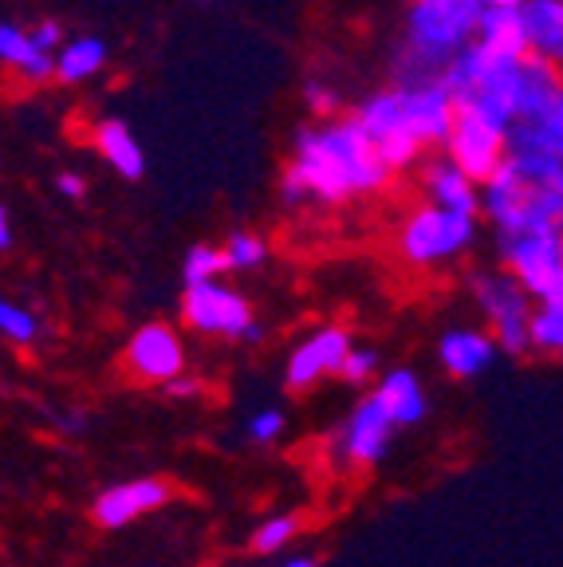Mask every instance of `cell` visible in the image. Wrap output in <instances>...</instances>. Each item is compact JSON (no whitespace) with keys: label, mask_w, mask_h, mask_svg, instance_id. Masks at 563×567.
Masks as SVG:
<instances>
[{"label":"cell","mask_w":563,"mask_h":567,"mask_svg":"<svg viewBox=\"0 0 563 567\" xmlns=\"http://www.w3.org/2000/svg\"><path fill=\"white\" fill-rule=\"evenodd\" d=\"M291 174L308 189V202L344 205L355 197L382 194L390 186V169L382 166L375 138L355 115H327L308 123L291 142Z\"/></svg>","instance_id":"obj_1"},{"label":"cell","mask_w":563,"mask_h":567,"mask_svg":"<svg viewBox=\"0 0 563 567\" xmlns=\"http://www.w3.org/2000/svg\"><path fill=\"white\" fill-rule=\"evenodd\" d=\"M481 0H410L402 32L398 80H433L453 52L473 40Z\"/></svg>","instance_id":"obj_2"},{"label":"cell","mask_w":563,"mask_h":567,"mask_svg":"<svg viewBox=\"0 0 563 567\" xmlns=\"http://www.w3.org/2000/svg\"><path fill=\"white\" fill-rule=\"evenodd\" d=\"M477 213H484L497 233L563 229V182L532 177L504 158L477 186Z\"/></svg>","instance_id":"obj_3"},{"label":"cell","mask_w":563,"mask_h":567,"mask_svg":"<svg viewBox=\"0 0 563 567\" xmlns=\"http://www.w3.org/2000/svg\"><path fill=\"white\" fill-rule=\"evenodd\" d=\"M481 221L477 213L449 209V205H414L398 225V257L410 268H449L477 245Z\"/></svg>","instance_id":"obj_4"},{"label":"cell","mask_w":563,"mask_h":567,"mask_svg":"<svg viewBox=\"0 0 563 567\" xmlns=\"http://www.w3.org/2000/svg\"><path fill=\"white\" fill-rule=\"evenodd\" d=\"M182 323L197 336L225 339V343H260L265 328L256 323L253 300L237 292L233 284L202 280L185 284L182 292Z\"/></svg>","instance_id":"obj_5"},{"label":"cell","mask_w":563,"mask_h":567,"mask_svg":"<svg viewBox=\"0 0 563 567\" xmlns=\"http://www.w3.org/2000/svg\"><path fill=\"white\" fill-rule=\"evenodd\" d=\"M497 257L532 300H563V229L497 233Z\"/></svg>","instance_id":"obj_6"},{"label":"cell","mask_w":563,"mask_h":567,"mask_svg":"<svg viewBox=\"0 0 563 567\" xmlns=\"http://www.w3.org/2000/svg\"><path fill=\"white\" fill-rule=\"evenodd\" d=\"M473 300L481 316L489 319V336L497 339L501 354H529V316H532V296L516 284L509 268H484V272L469 276Z\"/></svg>","instance_id":"obj_7"},{"label":"cell","mask_w":563,"mask_h":567,"mask_svg":"<svg viewBox=\"0 0 563 567\" xmlns=\"http://www.w3.org/2000/svg\"><path fill=\"white\" fill-rule=\"evenodd\" d=\"M395 417L387 414V406L379 402V394L370 390L367 399L355 402V410L347 414L344 430L335 434V453L351 470H370L387 457L390 442H395Z\"/></svg>","instance_id":"obj_8"},{"label":"cell","mask_w":563,"mask_h":567,"mask_svg":"<svg viewBox=\"0 0 563 567\" xmlns=\"http://www.w3.org/2000/svg\"><path fill=\"white\" fill-rule=\"evenodd\" d=\"M398 123L406 134H414L426 151L430 146H446L449 126H453V111L458 103L449 99V91L433 80H398Z\"/></svg>","instance_id":"obj_9"},{"label":"cell","mask_w":563,"mask_h":567,"mask_svg":"<svg viewBox=\"0 0 563 567\" xmlns=\"http://www.w3.org/2000/svg\"><path fill=\"white\" fill-rule=\"evenodd\" d=\"M185 343L170 323L150 319L126 339L123 347V367L134 382H150V386H162V382L177 379L185 371Z\"/></svg>","instance_id":"obj_10"},{"label":"cell","mask_w":563,"mask_h":567,"mask_svg":"<svg viewBox=\"0 0 563 567\" xmlns=\"http://www.w3.org/2000/svg\"><path fill=\"white\" fill-rule=\"evenodd\" d=\"M170 496H174V488H170V481H162V477L119 481V485L103 488V493L91 501V520L106 532L131 528V524L142 520V516L166 508Z\"/></svg>","instance_id":"obj_11"},{"label":"cell","mask_w":563,"mask_h":567,"mask_svg":"<svg viewBox=\"0 0 563 567\" xmlns=\"http://www.w3.org/2000/svg\"><path fill=\"white\" fill-rule=\"evenodd\" d=\"M446 154L481 186L484 177L504 162V131H497L493 123H484L481 115H473L465 106H458L446 138Z\"/></svg>","instance_id":"obj_12"},{"label":"cell","mask_w":563,"mask_h":567,"mask_svg":"<svg viewBox=\"0 0 563 567\" xmlns=\"http://www.w3.org/2000/svg\"><path fill=\"white\" fill-rule=\"evenodd\" d=\"M351 331L347 328H319L311 331L304 343L291 347L288 367H284V379H288L291 390H311L324 379H335L339 367H344V354L351 351Z\"/></svg>","instance_id":"obj_13"},{"label":"cell","mask_w":563,"mask_h":567,"mask_svg":"<svg viewBox=\"0 0 563 567\" xmlns=\"http://www.w3.org/2000/svg\"><path fill=\"white\" fill-rule=\"evenodd\" d=\"M497 339L484 328H453L438 339V359L453 379H477L497 363Z\"/></svg>","instance_id":"obj_14"},{"label":"cell","mask_w":563,"mask_h":567,"mask_svg":"<svg viewBox=\"0 0 563 567\" xmlns=\"http://www.w3.org/2000/svg\"><path fill=\"white\" fill-rule=\"evenodd\" d=\"M520 28H524V48H529V55L560 68V60H563V0H520Z\"/></svg>","instance_id":"obj_15"},{"label":"cell","mask_w":563,"mask_h":567,"mask_svg":"<svg viewBox=\"0 0 563 567\" xmlns=\"http://www.w3.org/2000/svg\"><path fill=\"white\" fill-rule=\"evenodd\" d=\"M91 142H95L99 158L115 169L126 182H139L146 174V154H142V142L134 138V131L123 123V118H99L95 131H91Z\"/></svg>","instance_id":"obj_16"},{"label":"cell","mask_w":563,"mask_h":567,"mask_svg":"<svg viewBox=\"0 0 563 567\" xmlns=\"http://www.w3.org/2000/svg\"><path fill=\"white\" fill-rule=\"evenodd\" d=\"M375 394H379V402L387 406V414L395 417L398 430H402V425L426 422V414H430V399H426L422 379H418L414 371H406V367H395V371L382 374Z\"/></svg>","instance_id":"obj_17"},{"label":"cell","mask_w":563,"mask_h":567,"mask_svg":"<svg viewBox=\"0 0 563 567\" xmlns=\"http://www.w3.org/2000/svg\"><path fill=\"white\" fill-rule=\"evenodd\" d=\"M106 60H111L106 40H99V35H68L52 52V80L68 83V87L88 83L95 75H103Z\"/></svg>","instance_id":"obj_18"},{"label":"cell","mask_w":563,"mask_h":567,"mask_svg":"<svg viewBox=\"0 0 563 567\" xmlns=\"http://www.w3.org/2000/svg\"><path fill=\"white\" fill-rule=\"evenodd\" d=\"M422 189L433 205H449V209H465L477 213V182L449 158V154H438L422 166Z\"/></svg>","instance_id":"obj_19"},{"label":"cell","mask_w":563,"mask_h":567,"mask_svg":"<svg viewBox=\"0 0 563 567\" xmlns=\"http://www.w3.org/2000/svg\"><path fill=\"white\" fill-rule=\"evenodd\" d=\"M0 63L12 68L24 83H48L52 80V52L32 44L28 28L0 20Z\"/></svg>","instance_id":"obj_20"},{"label":"cell","mask_w":563,"mask_h":567,"mask_svg":"<svg viewBox=\"0 0 563 567\" xmlns=\"http://www.w3.org/2000/svg\"><path fill=\"white\" fill-rule=\"evenodd\" d=\"M473 40L489 48V52L529 55V48H524V28H520V4H481Z\"/></svg>","instance_id":"obj_21"},{"label":"cell","mask_w":563,"mask_h":567,"mask_svg":"<svg viewBox=\"0 0 563 567\" xmlns=\"http://www.w3.org/2000/svg\"><path fill=\"white\" fill-rule=\"evenodd\" d=\"M529 351H563V300H536L529 316Z\"/></svg>","instance_id":"obj_22"},{"label":"cell","mask_w":563,"mask_h":567,"mask_svg":"<svg viewBox=\"0 0 563 567\" xmlns=\"http://www.w3.org/2000/svg\"><path fill=\"white\" fill-rule=\"evenodd\" d=\"M299 532H304V520H299L296 513H276V516H268V520L256 524L253 536H248V548L260 551V556H273V551L288 548Z\"/></svg>","instance_id":"obj_23"},{"label":"cell","mask_w":563,"mask_h":567,"mask_svg":"<svg viewBox=\"0 0 563 567\" xmlns=\"http://www.w3.org/2000/svg\"><path fill=\"white\" fill-rule=\"evenodd\" d=\"M375 151H379L382 166H387L390 174H406V169H418V166H422L426 146L414 138V134L390 131V134H382V138H375Z\"/></svg>","instance_id":"obj_24"},{"label":"cell","mask_w":563,"mask_h":567,"mask_svg":"<svg viewBox=\"0 0 563 567\" xmlns=\"http://www.w3.org/2000/svg\"><path fill=\"white\" fill-rule=\"evenodd\" d=\"M221 252H225L229 272H256V268H265V260H268V240L260 237V233L237 229L221 245Z\"/></svg>","instance_id":"obj_25"},{"label":"cell","mask_w":563,"mask_h":567,"mask_svg":"<svg viewBox=\"0 0 563 567\" xmlns=\"http://www.w3.org/2000/svg\"><path fill=\"white\" fill-rule=\"evenodd\" d=\"M40 331H44V323H40V316L32 308L0 296V336L17 347H32L40 339Z\"/></svg>","instance_id":"obj_26"},{"label":"cell","mask_w":563,"mask_h":567,"mask_svg":"<svg viewBox=\"0 0 563 567\" xmlns=\"http://www.w3.org/2000/svg\"><path fill=\"white\" fill-rule=\"evenodd\" d=\"M225 272H229V265H225V252H221L217 245H194L190 252H185V260H182L185 284L221 280Z\"/></svg>","instance_id":"obj_27"},{"label":"cell","mask_w":563,"mask_h":567,"mask_svg":"<svg viewBox=\"0 0 563 567\" xmlns=\"http://www.w3.org/2000/svg\"><path fill=\"white\" fill-rule=\"evenodd\" d=\"M339 379L351 382V386H367V382L379 379V351L375 347H355L344 354V367H339Z\"/></svg>","instance_id":"obj_28"},{"label":"cell","mask_w":563,"mask_h":567,"mask_svg":"<svg viewBox=\"0 0 563 567\" xmlns=\"http://www.w3.org/2000/svg\"><path fill=\"white\" fill-rule=\"evenodd\" d=\"M284 425H288V417H284V410H256L253 417H248L245 425V437L253 445H276L284 437Z\"/></svg>","instance_id":"obj_29"},{"label":"cell","mask_w":563,"mask_h":567,"mask_svg":"<svg viewBox=\"0 0 563 567\" xmlns=\"http://www.w3.org/2000/svg\"><path fill=\"white\" fill-rule=\"evenodd\" d=\"M299 95H304V103H308V111L316 118H327V115H335V111H339V91L327 87L324 80H308Z\"/></svg>","instance_id":"obj_30"},{"label":"cell","mask_w":563,"mask_h":567,"mask_svg":"<svg viewBox=\"0 0 563 567\" xmlns=\"http://www.w3.org/2000/svg\"><path fill=\"white\" fill-rule=\"evenodd\" d=\"M28 35H32V44L44 48V52H55V48L68 40V32H63V24L55 17H48V20H40L35 28H28Z\"/></svg>","instance_id":"obj_31"},{"label":"cell","mask_w":563,"mask_h":567,"mask_svg":"<svg viewBox=\"0 0 563 567\" xmlns=\"http://www.w3.org/2000/svg\"><path fill=\"white\" fill-rule=\"evenodd\" d=\"M280 202L288 205V209H299V205L308 202V189L299 186V177L291 174V169H284V177H280Z\"/></svg>","instance_id":"obj_32"},{"label":"cell","mask_w":563,"mask_h":567,"mask_svg":"<svg viewBox=\"0 0 563 567\" xmlns=\"http://www.w3.org/2000/svg\"><path fill=\"white\" fill-rule=\"evenodd\" d=\"M55 189H60V197H71V202H80V197L88 194V177L75 174V169H63V174L55 177Z\"/></svg>","instance_id":"obj_33"},{"label":"cell","mask_w":563,"mask_h":567,"mask_svg":"<svg viewBox=\"0 0 563 567\" xmlns=\"http://www.w3.org/2000/svg\"><path fill=\"white\" fill-rule=\"evenodd\" d=\"M162 390H166L170 399H197L202 394V382L197 379H190V374H177V379H170V382H162Z\"/></svg>","instance_id":"obj_34"},{"label":"cell","mask_w":563,"mask_h":567,"mask_svg":"<svg viewBox=\"0 0 563 567\" xmlns=\"http://www.w3.org/2000/svg\"><path fill=\"white\" fill-rule=\"evenodd\" d=\"M4 248H12V221H9V209L0 205V252Z\"/></svg>","instance_id":"obj_35"},{"label":"cell","mask_w":563,"mask_h":567,"mask_svg":"<svg viewBox=\"0 0 563 567\" xmlns=\"http://www.w3.org/2000/svg\"><path fill=\"white\" fill-rule=\"evenodd\" d=\"M276 567H319V559L316 556H291V559H284V564H276Z\"/></svg>","instance_id":"obj_36"},{"label":"cell","mask_w":563,"mask_h":567,"mask_svg":"<svg viewBox=\"0 0 563 567\" xmlns=\"http://www.w3.org/2000/svg\"><path fill=\"white\" fill-rule=\"evenodd\" d=\"M481 4H520V0H481Z\"/></svg>","instance_id":"obj_37"},{"label":"cell","mask_w":563,"mask_h":567,"mask_svg":"<svg viewBox=\"0 0 563 567\" xmlns=\"http://www.w3.org/2000/svg\"><path fill=\"white\" fill-rule=\"evenodd\" d=\"M197 4H213V0H197Z\"/></svg>","instance_id":"obj_38"}]
</instances>
